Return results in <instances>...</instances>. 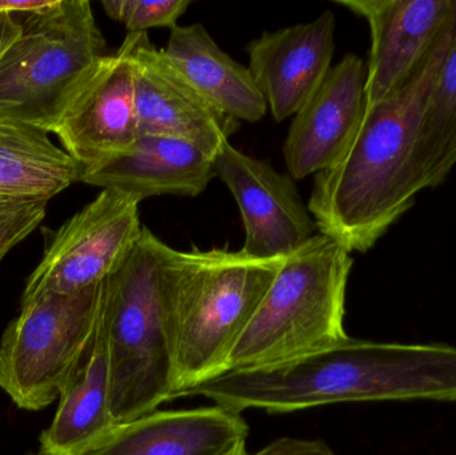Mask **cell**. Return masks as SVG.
<instances>
[{
  "label": "cell",
  "mask_w": 456,
  "mask_h": 455,
  "mask_svg": "<svg viewBox=\"0 0 456 455\" xmlns=\"http://www.w3.org/2000/svg\"><path fill=\"white\" fill-rule=\"evenodd\" d=\"M51 134L85 171L135 143L141 133L133 66L122 51L101 56L69 88L59 104Z\"/></svg>",
  "instance_id": "ba28073f"
},
{
  "label": "cell",
  "mask_w": 456,
  "mask_h": 455,
  "mask_svg": "<svg viewBox=\"0 0 456 455\" xmlns=\"http://www.w3.org/2000/svg\"><path fill=\"white\" fill-rule=\"evenodd\" d=\"M119 50L133 66L139 133L184 139L214 155L230 143L238 120L211 106L147 32H128Z\"/></svg>",
  "instance_id": "30bf717a"
},
{
  "label": "cell",
  "mask_w": 456,
  "mask_h": 455,
  "mask_svg": "<svg viewBox=\"0 0 456 455\" xmlns=\"http://www.w3.org/2000/svg\"><path fill=\"white\" fill-rule=\"evenodd\" d=\"M286 256L211 248L175 253V398L227 373L231 354Z\"/></svg>",
  "instance_id": "3957f363"
},
{
  "label": "cell",
  "mask_w": 456,
  "mask_h": 455,
  "mask_svg": "<svg viewBox=\"0 0 456 455\" xmlns=\"http://www.w3.org/2000/svg\"><path fill=\"white\" fill-rule=\"evenodd\" d=\"M366 64L348 53L331 67L307 103L294 115L283 144L294 181L331 167L353 141L366 109Z\"/></svg>",
  "instance_id": "7c38bea8"
},
{
  "label": "cell",
  "mask_w": 456,
  "mask_h": 455,
  "mask_svg": "<svg viewBox=\"0 0 456 455\" xmlns=\"http://www.w3.org/2000/svg\"><path fill=\"white\" fill-rule=\"evenodd\" d=\"M20 34L21 23L16 16L0 15V58Z\"/></svg>",
  "instance_id": "cb8c5ba5"
},
{
  "label": "cell",
  "mask_w": 456,
  "mask_h": 455,
  "mask_svg": "<svg viewBox=\"0 0 456 455\" xmlns=\"http://www.w3.org/2000/svg\"><path fill=\"white\" fill-rule=\"evenodd\" d=\"M58 0H0V15H37L55 7Z\"/></svg>",
  "instance_id": "603a6c76"
},
{
  "label": "cell",
  "mask_w": 456,
  "mask_h": 455,
  "mask_svg": "<svg viewBox=\"0 0 456 455\" xmlns=\"http://www.w3.org/2000/svg\"><path fill=\"white\" fill-rule=\"evenodd\" d=\"M141 200L102 190L53 232L42 261L27 280L21 302L42 296H74L103 282L133 250L144 226Z\"/></svg>",
  "instance_id": "52a82bcc"
},
{
  "label": "cell",
  "mask_w": 456,
  "mask_h": 455,
  "mask_svg": "<svg viewBox=\"0 0 456 455\" xmlns=\"http://www.w3.org/2000/svg\"><path fill=\"white\" fill-rule=\"evenodd\" d=\"M163 51L198 93L222 114L238 122H259L265 118L267 102L248 67L224 53L202 24L174 27Z\"/></svg>",
  "instance_id": "e0dca14e"
},
{
  "label": "cell",
  "mask_w": 456,
  "mask_h": 455,
  "mask_svg": "<svg viewBox=\"0 0 456 455\" xmlns=\"http://www.w3.org/2000/svg\"><path fill=\"white\" fill-rule=\"evenodd\" d=\"M20 23V37L0 58V120L51 135L59 104L103 56L106 40L87 0H58Z\"/></svg>",
  "instance_id": "5b68a950"
},
{
  "label": "cell",
  "mask_w": 456,
  "mask_h": 455,
  "mask_svg": "<svg viewBox=\"0 0 456 455\" xmlns=\"http://www.w3.org/2000/svg\"><path fill=\"white\" fill-rule=\"evenodd\" d=\"M175 253L144 227L125 261L102 282L99 321L118 425L175 395Z\"/></svg>",
  "instance_id": "7a4b0ae2"
},
{
  "label": "cell",
  "mask_w": 456,
  "mask_h": 455,
  "mask_svg": "<svg viewBox=\"0 0 456 455\" xmlns=\"http://www.w3.org/2000/svg\"><path fill=\"white\" fill-rule=\"evenodd\" d=\"M82 166L31 126L0 120V199L48 202L77 182Z\"/></svg>",
  "instance_id": "ac0fdd59"
},
{
  "label": "cell",
  "mask_w": 456,
  "mask_h": 455,
  "mask_svg": "<svg viewBox=\"0 0 456 455\" xmlns=\"http://www.w3.org/2000/svg\"><path fill=\"white\" fill-rule=\"evenodd\" d=\"M117 427L110 405L109 353L98 321L90 346L59 393L55 417L40 435L39 453L87 454L106 441Z\"/></svg>",
  "instance_id": "2e32d148"
},
{
  "label": "cell",
  "mask_w": 456,
  "mask_h": 455,
  "mask_svg": "<svg viewBox=\"0 0 456 455\" xmlns=\"http://www.w3.org/2000/svg\"><path fill=\"white\" fill-rule=\"evenodd\" d=\"M248 427L224 406L151 411L118 425L85 455H232L246 446Z\"/></svg>",
  "instance_id": "9a60e30c"
},
{
  "label": "cell",
  "mask_w": 456,
  "mask_h": 455,
  "mask_svg": "<svg viewBox=\"0 0 456 455\" xmlns=\"http://www.w3.org/2000/svg\"><path fill=\"white\" fill-rule=\"evenodd\" d=\"M190 0H103L104 12L112 20L122 23L128 32H147L157 27L178 26L182 15L187 12Z\"/></svg>",
  "instance_id": "ffe728a7"
},
{
  "label": "cell",
  "mask_w": 456,
  "mask_h": 455,
  "mask_svg": "<svg viewBox=\"0 0 456 455\" xmlns=\"http://www.w3.org/2000/svg\"><path fill=\"white\" fill-rule=\"evenodd\" d=\"M31 455H45V454L37 453V454H31Z\"/></svg>",
  "instance_id": "484cf974"
},
{
  "label": "cell",
  "mask_w": 456,
  "mask_h": 455,
  "mask_svg": "<svg viewBox=\"0 0 456 455\" xmlns=\"http://www.w3.org/2000/svg\"><path fill=\"white\" fill-rule=\"evenodd\" d=\"M366 19L371 35L366 107L403 90L456 24V0H337Z\"/></svg>",
  "instance_id": "9c48e42d"
},
{
  "label": "cell",
  "mask_w": 456,
  "mask_h": 455,
  "mask_svg": "<svg viewBox=\"0 0 456 455\" xmlns=\"http://www.w3.org/2000/svg\"><path fill=\"white\" fill-rule=\"evenodd\" d=\"M216 168L240 211L244 253L265 259L287 256L318 234L291 176L231 143L216 155Z\"/></svg>",
  "instance_id": "8fae6325"
},
{
  "label": "cell",
  "mask_w": 456,
  "mask_h": 455,
  "mask_svg": "<svg viewBox=\"0 0 456 455\" xmlns=\"http://www.w3.org/2000/svg\"><path fill=\"white\" fill-rule=\"evenodd\" d=\"M351 253L323 234L284 258L230 358L228 371L263 368L347 341Z\"/></svg>",
  "instance_id": "277c9868"
},
{
  "label": "cell",
  "mask_w": 456,
  "mask_h": 455,
  "mask_svg": "<svg viewBox=\"0 0 456 455\" xmlns=\"http://www.w3.org/2000/svg\"><path fill=\"white\" fill-rule=\"evenodd\" d=\"M414 163L420 192L441 186L456 166V31L423 110Z\"/></svg>",
  "instance_id": "d6986e66"
},
{
  "label": "cell",
  "mask_w": 456,
  "mask_h": 455,
  "mask_svg": "<svg viewBox=\"0 0 456 455\" xmlns=\"http://www.w3.org/2000/svg\"><path fill=\"white\" fill-rule=\"evenodd\" d=\"M47 203L0 199V262L42 223Z\"/></svg>",
  "instance_id": "44dd1931"
},
{
  "label": "cell",
  "mask_w": 456,
  "mask_h": 455,
  "mask_svg": "<svg viewBox=\"0 0 456 455\" xmlns=\"http://www.w3.org/2000/svg\"><path fill=\"white\" fill-rule=\"evenodd\" d=\"M337 20L324 11L315 20L265 31L247 45L248 69L276 122L294 117L332 67Z\"/></svg>",
  "instance_id": "4fadbf2b"
},
{
  "label": "cell",
  "mask_w": 456,
  "mask_h": 455,
  "mask_svg": "<svg viewBox=\"0 0 456 455\" xmlns=\"http://www.w3.org/2000/svg\"><path fill=\"white\" fill-rule=\"evenodd\" d=\"M232 455H248V453L246 451V446H243V448L239 449Z\"/></svg>",
  "instance_id": "d4e9b609"
},
{
  "label": "cell",
  "mask_w": 456,
  "mask_h": 455,
  "mask_svg": "<svg viewBox=\"0 0 456 455\" xmlns=\"http://www.w3.org/2000/svg\"><path fill=\"white\" fill-rule=\"evenodd\" d=\"M251 455H335V453L322 440L279 438L262 451Z\"/></svg>",
  "instance_id": "7402d4cb"
},
{
  "label": "cell",
  "mask_w": 456,
  "mask_h": 455,
  "mask_svg": "<svg viewBox=\"0 0 456 455\" xmlns=\"http://www.w3.org/2000/svg\"><path fill=\"white\" fill-rule=\"evenodd\" d=\"M102 283L74 296L21 302L0 339V389L19 409L39 411L58 401L64 382L93 341Z\"/></svg>",
  "instance_id": "8992f818"
},
{
  "label": "cell",
  "mask_w": 456,
  "mask_h": 455,
  "mask_svg": "<svg viewBox=\"0 0 456 455\" xmlns=\"http://www.w3.org/2000/svg\"><path fill=\"white\" fill-rule=\"evenodd\" d=\"M216 155L181 138L141 134L109 162L83 174L82 182L139 200L159 195L198 197L216 178Z\"/></svg>",
  "instance_id": "5bb4252c"
},
{
  "label": "cell",
  "mask_w": 456,
  "mask_h": 455,
  "mask_svg": "<svg viewBox=\"0 0 456 455\" xmlns=\"http://www.w3.org/2000/svg\"><path fill=\"white\" fill-rule=\"evenodd\" d=\"M456 24L419 74L395 95L364 109L342 157L316 174L308 210L319 234L348 253H366L414 206L420 190L415 146L423 110Z\"/></svg>",
  "instance_id": "6da1fadb"
}]
</instances>
